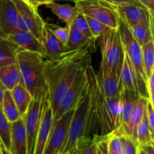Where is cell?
Segmentation results:
<instances>
[{
    "label": "cell",
    "mask_w": 154,
    "mask_h": 154,
    "mask_svg": "<svg viewBox=\"0 0 154 154\" xmlns=\"http://www.w3.org/2000/svg\"><path fill=\"white\" fill-rule=\"evenodd\" d=\"M75 108L66 111L62 117L53 123L43 154H62L63 153L69 135Z\"/></svg>",
    "instance_id": "ba28073f"
},
{
    "label": "cell",
    "mask_w": 154,
    "mask_h": 154,
    "mask_svg": "<svg viewBox=\"0 0 154 154\" xmlns=\"http://www.w3.org/2000/svg\"><path fill=\"white\" fill-rule=\"evenodd\" d=\"M117 31L124 52L129 58L135 69L138 96L148 99L147 91V77L143 66L141 47L133 37L129 27L120 20L119 21Z\"/></svg>",
    "instance_id": "3957f363"
},
{
    "label": "cell",
    "mask_w": 154,
    "mask_h": 154,
    "mask_svg": "<svg viewBox=\"0 0 154 154\" xmlns=\"http://www.w3.org/2000/svg\"><path fill=\"white\" fill-rule=\"evenodd\" d=\"M142 51L143 66H144V72H145L147 79L151 72L154 71V44L153 39L149 41L143 46H141Z\"/></svg>",
    "instance_id": "f546056e"
},
{
    "label": "cell",
    "mask_w": 154,
    "mask_h": 154,
    "mask_svg": "<svg viewBox=\"0 0 154 154\" xmlns=\"http://www.w3.org/2000/svg\"><path fill=\"white\" fill-rule=\"evenodd\" d=\"M120 82L121 87L126 88L131 93L138 96L135 69L129 60V58L125 52L121 67H120Z\"/></svg>",
    "instance_id": "d6986e66"
},
{
    "label": "cell",
    "mask_w": 154,
    "mask_h": 154,
    "mask_svg": "<svg viewBox=\"0 0 154 154\" xmlns=\"http://www.w3.org/2000/svg\"><path fill=\"white\" fill-rule=\"evenodd\" d=\"M18 12L13 0H0V35L7 36L16 29Z\"/></svg>",
    "instance_id": "9a60e30c"
},
{
    "label": "cell",
    "mask_w": 154,
    "mask_h": 154,
    "mask_svg": "<svg viewBox=\"0 0 154 154\" xmlns=\"http://www.w3.org/2000/svg\"><path fill=\"white\" fill-rule=\"evenodd\" d=\"M0 139L5 150H7L8 154H10L11 123L8 120L1 105H0Z\"/></svg>",
    "instance_id": "4dcf8cb0"
},
{
    "label": "cell",
    "mask_w": 154,
    "mask_h": 154,
    "mask_svg": "<svg viewBox=\"0 0 154 154\" xmlns=\"http://www.w3.org/2000/svg\"><path fill=\"white\" fill-rule=\"evenodd\" d=\"M4 87L2 86V84L0 82V105L2 106V97H3V93H4Z\"/></svg>",
    "instance_id": "bcb514c9"
},
{
    "label": "cell",
    "mask_w": 154,
    "mask_h": 154,
    "mask_svg": "<svg viewBox=\"0 0 154 154\" xmlns=\"http://www.w3.org/2000/svg\"><path fill=\"white\" fill-rule=\"evenodd\" d=\"M98 39L102 54L99 66L120 75L124 51L117 29H112Z\"/></svg>",
    "instance_id": "5b68a950"
},
{
    "label": "cell",
    "mask_w": 154,
    "mask_h": 154,
    "mask_svg": "<svg viewBox=\"0 0 154 154\" xmlns=\"http://www.w3.org/2000/svg\"><path fill=\"white\" fill-rule=\"evenodd\" d=\"M72 24L75 27V28L78 29L79 31H81L84 35L87 36V38L91 39H96L93 37V35H92L91 32H90V27H89L88 23H87L85 16H84L82 13L78 11V15H77L76 17L75 18V20H74ZM96 40H97V39H96Z\"/></svg>",
    "instance_id": "d590c367"
},
{
    "label": "cell",
    "mask_w": 154,
    "mask_h": 154,
    "mask_svg": "<svg viewBox=\"0 0 154 154\" xmlns=\"http://www.w3.org/2000/svg\"><path fill=\"white\" fill-rule=\"evenodd\" d=\"M45 99H32L26 113L22 117L26 132L27 154H34Z\"/></svg>",
    "instance_id": "7c38bea8"
},
{
    "label": "cell",
    "mask_w": 154,
    "mask_h": 154,
    "mask_svg": "<svg viewBox=\"0 0 154 154\" xmlns=\"http://www.w3.org/2000/svg\"><path fill=\"white\" fill-rule=\"evenodd\" d=\"M129 29L133 37L141 47L151 39H153V22L141 23Z\"/></svg>",
    "instance_id": "4316f807"
},
{
    "label": "cell",
    "mask_w": 154,
    "mask_h": 154,
    "mask_svg": "<svg viewBox=\"0 0 154 154\" xmlns=\"http://www.w3.org/2000/svg\"><path fill=\"white\" fill-rule=\"evenodd\" d=\"M11 92L12 97L19 111L20 116L22 118L26 113L29 106L32 100V95L22 83L17 84L11 90Z\"/></svg>",
    "instance_id": "d4e9b609"
},
{
    "label": "cell",
    "mask_w": 154,
    "mask_h": 154,
    "mask_svg": "<svg viewBox=\"0 0 154 154\" xmlns=\"http://www.w3.org/2000/svg\"><path fill=\"white\" fill-rule=\"evenodd\" d=\"M103 1L106 2L110 3V4H121V3H126V2H132V3H136L133 1V0H103Z\"/></svg>",
    "instance_id": "7bdbcfd3"
},
{
    "label": "cell",
    "mask_w": 154,
    "mask_h": 154,
    "mask_svg": "<svg viewBox=\"0 0 154 154\" xmlns=\"http://www.w3.org/2000/svg\"><path fill=\"white\" fill-rule=\"evenodd\" d=\"M96 75L101 90L105 97H111L120 94L121 85L120 82V75L118 74L108 72L99 66Z\"/></svg>",
    "instance_id": "e0dca14e"
},
{
    "label": "cell",
    "mask_w": 154,
    "mask_h": 154,
    "mask_svg": "<svg viewBox=\"0 0 154 154\" xmlns=\"http://www.w3.org/2000/svg\"><path fill=\"white\" fill-rule=\"evenodd\" d=\"M18 12L16 29L29 31L41 38L45 22L38 14L37 8L23 0H13Z\"/></svg>",
    "instance_id": "9c48e42d"
},
{
    "label": "cell",
    "mask_w": 154,
    "mask_h": 154,
    "mask_svg": "<svg viewBox=\"0 0 154 154\" xmlns=\"http://www.w3.org/2000/svg\"><path fill=\"white\" fill-rule=\"evenodd\" d=\"M55 1V0H29V3L31 5L34 6L35 8H38L41 5H45L48 3L51 2Z\"/></svg>",
    "instance_id": "b9f144b4"
},
{
    "label": "cell",
    "mask_w": 154,
    "mask_h": 154,
    "mask_svg": "<svg viewBox=\"0 0 154 154\" xmlns=\"http://www.w3.org/2000/svg\"><path fill=\"white\" fill-rule=\"evenodd\" d=\"M110 134L111 132L106 135L96 134L92 136L96 144L97 154H108V141Z\"/></svg>",
    "instance_id": "8d00e7d4"
},
{
    "label": "cell",
    "mask_w": 154,
    "mask_h": 154,
    "mask_svg": "<svg viewBox=\"0 0 154 154\" xmlns=\"http://www.w3.org/2000/svg\"><path fill=\"white\" fill-rule=\"evenodd\" d=\"M45 7L50 9L59 19L66 23V25L72 24L78 14V11L75 6L69 4H59L55 1L46 4Z\"/></svg>",
    "instance_id": "cb8c5ba5"
},
{
    "label": "cell",
    "mask_w": 154,
    "mask_h": 154,
    "mask_svg": "<svg viewBox=\"0 0 154 154\" xmlns=\"http://www.w3.org/2000/svg\"><path fill=\"white\" fill-rule=\"evenodd\" d=\"M66 1H71V2H75L77 1V0H66Z\"/></svg>",
    "instance_id": "681fc988"
},
{
    "label": "cell",
    "mask_w": 154,
    "mask_h": 154,
    "mask_svg": "<svg viewBox=\"0 0 154 154\" xmlns=\"http://www.w3.org/2000/svg\"><path fill=\"white\" fill-rule=\"evenodd\" d=\"M88 65L82 67L78 71L74 81L66 90L64 96L59 105L57 111L54 114V122L58 120L66 111L75 108V105H77L87 86V66Z\"/></svg>",
    "instance_id": "30bf717a"
},
{
    "label": "cell",
    "mask_w": 154,
    "mask_h": 154,
    "mask_svg": "<svg viewBox=\"0 0 154 154\" xmlns=\"http://www.w3.org/2000/svg\"><path fill=\"white\" fill-rule=\"evenodd\" d=\"M54 123V113L48 97L44 101L42 118L36 138L34 154H43L45 144L48 141Z\"/></svg>",
    "instance_id": "4fadbf2b"
},
{
    "label": "cell",
    "mask_w": 154,
    "mask_h": 154,
    "mask_svg": "<svg viewBox=\"0 0 154 154\" xmlns=\"http://www.w3.org/2000/svg\"><path fill=\"white\" fill-rule=\"evenodd\" d=\"M145 115L151 132L154 133V105L147 101L145 106Z\"/></svg>",
    "instance_id": "f35d334b"
},
{
    "label": "cell",
    "mask_w": 154,
    "mask_h": 154,
    "mask_svg": "<svg viewBox=\"0 0 154 154\" xmlns=\"http://www.w3.org/2000/svg\"><path fill=\"white\" fill-rule=\"evenodd\" d=\"M120 95L121 102V125L118 128H121L125 132V128L129 122L138 96L131 93L123 87L120 89Z\"/></svg>",
    "instance_id": "7402d4cb"
},
{
    "label": "cell",
    "mask_w": 154,
    "mask_h": 154,
    "mask_svg": "<svg viewBox=\"0 0 154 154\" xmlns=\"http://www.w3.org/2000/svg\"><path fill=\"white\" fill-rule=\"evenodd\" d=\"M147 3V5H148L149 9H150V12L153 14V10H154V0H146Z\"/></svg>",
    "instance_id": "f6af8a7d"
},
{
    "label": "cell",
    "mask_w": 154,
    "mask_h": 154,
    "mask_svg": "<svg viewBox=\"0 0 154 154\" xmlns=\"http://www.w3.org/2000/svg\"><path fill=\"white\" fill-rule=\"evenodd\" d=\"M138 154H154L153 144H145L138 146Z\"/></svg>",
    "instance_id": "60d3db41"
},
{
    "label": "cell",
    "mask_w": 154,
    "mask_h": 154,
    "mask_svg": "<svg viewBox=\"0 0 154 154\" xmlns=\"http://www.w3.org/2000/svg\"><path fill=\"white\" fill-rule=\"evenodd\" d=\"M96 39L89 38L72 24H70L69 38L66 44V46L70 51L89 48L93 52L96 50Z\"/></svg>",
    "instance_id": "ffe728a7"
},
{
    "label": "cell",
    "mask_w": 154,
    "mask_h": 154,
    "mask_svg": "<svg viewBox=\"0 0 154 154\" xmlns=\"http://www.w3.org/2000/svg\"><path fill=\"white\" fill-rule=\"evenodd\" d=\"M121 135L115 130L111 132L108 141V154H123Z\"/></svg>",
    "instance_id": "d6a6232c"
},
{
    "label": "cell",
    "mask_w": 154,
    "mask_h": 154,
    "mask_svg": "<svg viewBox=\"0 0 154 154\" xmlns=\"http://www.w3.org/2000/svg\"><path fill=\"white\" fill-rule=\"evenodd\" d=\"M74 154H97L93 137H84L78 144Z\"/></svg>",
    "instance_id": "836d02e7"
},
{
    "label": "cell",
    "mask_w": 154,
    "mask_h": 154,
    "mask_svg": "<svg viewBox=\"0 0 154 154\" xmlns=\"http://www.w3.org/2000/svg\"><path fill=\"white\" fill-rule=\"evenodd\" d=\"M134 141L137 143L138 146L145 144H153V133L150 130L145 112L142 120L137 126Z\"/></svg>",
    "instance_id": "83f0119b"
},
{
    "label": "cell",
    "mask_w": 154,
    "mask_h": 154,
    "mask_svg": "<svg viewBox=\"0 0 154 154\" xmlns=\"http://www.w3.org/2000/svg\"><path fill=\"white\" fill-rule=\"evenodd\" d=\"M147 91L148 94V101L154 105V71L151 72L147 79Z\"/></svg>",
    "instance_id": "ab89813d"
},
{
    "label": "cell",
    "mask_w": 154,
    "mask_h": 154,
    "mask_svg": "<svg viewBox=\"0 0 154 154\" xmlns=\"http://www.w3.org/2000/svg\"><path fill=\"white\" fill-rule=\"evenodd\" d=\"M6 37L12 42L16 44L20 48L26 51L38 53L41 54L44 58H46L45 48L41 40L36 38L30 32L16 29Z\"/></svg>",
    "instance_id": "5bb4252c"
},
{
    "label": "cell",
    "mask_w": 154,
    "mask_h": 154,
    "mask_svg": "<svg viewBox=\"0 0 154 154\" xmlns=\"http://www.w3.org/2000/svg\"><path fill=\"white\" fill-rule=\"evenodd\" d=\"M23 1H24V2H26V3H28V4H29V0H23Z\"/></svg>",
    "instance_id": "c3c4849f"
},
{
    "label": "cell",
    "mask_w": 154,
    "mask_h": 154,
    "mask_svg": "<svg viewBox=\"0 0 154 154\" xmlns=\"http://www.w3.org/2000/svg\"><path fill=\"white\" fill-rule=\"evenodd\" d=\"M133 1L135 2H136L137 4L143 6L144 8H145L146 9H147V10L150 12V9H149V7H148V5H147V2H146V0H133ZM150 13H151V12H150ZM151 14H153V13H151Z\"/></svg>",
    "instance_id": "ee69618b"
},
{
    "label": "cell",
    "mask_w": 154,
    "mask_h": 154,
    "mask_svg": "<svg viewBox=\"0 0 154 154\" xmlns=\"http://www.w3.org/2000/svg\"><path fill=\"white\" fill-rule=\"evenodd\" d=\"M47 26L53 32V34L63 44L66 45V42L68 41L69 35V29H70V25H66V26H60L57 24H51L45 23Z\"/></svg>",
    "instance_id": "e575fe53"
},
{
    "label": "cell",
    "mask_w": 154,
    "mask_h": 154,
    "mask_svg": "<svg viewBox=\"0 0 154 154\" xmlns=\"http://www.w3.org/2000/svg\"><path fill=\"white\" fill-rule=\"evenodd\" d=\"M2 108L8 120L10 123L16 121L18 119L20 118L19 111L12 97L11 92L7 89H5L4 93H3Z\"/></svg>",
    "instance_id": "f1b7e54d"
},
{
    "label": "cell",
    "mask_w": 154,
    "mask_h": 154,
    "mask_svg": "<svg viewBox=\"0 0 154 154\" xmlns=\"http://www.w3.org/2000/svg\"><path fill=\"white\" fill-rule=\"evenodd\" d=\"M110 5L115 11L119 19L129 28L141 23L153 22V14L137 3L126 2Z\"/></svg>",
    "instance_id": "8fae6325"
},
{
    "label": "cell",
    "mask_w": 154,
    "mask_h": 154,
    "mask_svg": "<svg viewBox=\"0 0 154 154\" xmlns=\"http://www.w3.org/2000/svg\"><path fill=\"white\" fill-rule=\"evenodd\" d=\"M89 99L90 92L88 84H87L82 96L75 105V111L71 121L69 135L62 154L75 153L78 144L85 137Z\"/></svg>",
    "instance_id": "277c9868"
},
{
    "label": "cell",
    "mask_w": 154,
    "mask_h": 154,
    "mask_svg": "<svg viewBox=\"0 0 154 154\" xmlns=\"http://www.w3.org/2000/svg\"><path fill=\"white\" fill-rule=\"evenodd\" d=\"M75 7L86 16L102 22L112 29H117L118 16L111 5L103 0H77Z\"/></svg>",
    "instance_id": "52a82bcc"
},
{
    "label": "cell",
    "mask_w": 154,
    "mask_h": 154,
    "mask_svg": "<svg viewBox=\"0 0 154 154\" xmlns=\"http://www.w3.org/2000/svg\"><path fill=\"white\" fill-rule=\"evenodd\" d=\"M0 82L5 89L11 90L21 82L20 72L17 61L0 66Z\"/></svg>",
    "instance_id": "44dd1931"
},
{
    "label": "cell",
    "mask_w": 154,
    "mask_h": 154,
    "mask_svg": "<svg viewBox=\"0 0 154 154\" xmlns=\"http://www.w3.org/2000/svg\"><path fill=\"white\" fill-rule=\"evenodd\" d=\"M123 154H138V144L132 137L126 134H122Z\"/></svg>",
    "instance_id": "74e56055"
},
{
    "label": "cell",
    "mask_w": 154,
    "mask_h": 154,
    "mask_svg": "<svg viewBox=\"0 0 154 154\" xmlns=\"http://www.w3.org/2000/svg\"><path fill=\"white\" fill-rule=\"evenodd\" d=\"M11 123L10 154H27V137L23 118Z\"/></svg>",
    "instance_id": "2e32d148"
},
{
    "label": "cell",
    "mask_w": 154,
    "mask_h": 154,
    "mask_svg": "<svg viewBox=\"0 0 154 154\" xmlns=\"http://www.w3.org/2000/svg\"><path fill=\"white\" fill-rule=\"evenodd\" d=\"M91 53L89 48H83L69 51L54 60H45L48 99L54 115L78 71L91 63Z\"/></svg>",
    "instance_id": "6da1fadb"
},
{
    "label": "cell",
    "mask_w": 154,
    "mask_h": 154,
    "mask_svg": "<svg viewBox=\"0 0 154 154\" xmlns=\"http://www.w3.org/2000/svg\"><path fill=\"white\" fill-rule=\"evenodd\" d=\"M19 46L9 40L6 36L0 35V66L16 61Z\"/></svg>",
    "instance_id": "484cf974"
},
{
    "label": "cell",
    "mask_w": 154,
    "mask_h": 154,
    "mask_svg": "<svg viewBox=\"0 0 154 154\" xmlns=\"http://www.w3.org/2000/svg\"><path fill=\"white\" fill-rule=\"evenodd\" d=\"M16 61L20 72L21 82L32 95V99L42 100L48 97L44 57L38 53L20 48L17 53Z\"/></svg>",
    "instance_id": "7a4b0ae2"
},
{
    "label": "cell",
    "mask_w": 154,
    "mask_h": 154,
    "mask_svg": "<svg viewBox=\"0 0 154 154\" xmlns=\"http://www.w3.org/2000/svg\"><path fill=\"white\" fill-rule=\"evenodd\" d=\"M0 154H8L7 150H6L5 148L1 139H0Z\"/></svg>",
    "instance_id": "7dc6e473"
},
{
    "label": "cell",
    "mask_w": 154,
    "mask_h": 154,
    "mask_svg": "<svg viewBox=\"0 0 154 154\" xmlns=\"http://www.w3.org/2000/svg\"><path fill=\"white\" fill-rule=\"evenodd\" d=\"M84 16H85L87 23H88L89 27H90V30L91 32L92 35L94 38L98 39L99 37L104 35L112 30V29L108 27L105 24L102 23V22H99L97 20L93 19V18L86 16V15H84Z\"/></svg>",
    "instance_id": "1f68e13d"
},
{
    "label": "cell",
    "mask_w": 154,
    "mask_h": 154,
    "mask_svg": "<svg viewBox=\"0 0 154 154\" xmlns=\"http://www.w3.org/2000/svg\"><path fill=\"white\" fill-rule=\"evenodd\" d=\"M40 40L45 48L46 58L48 60H54L64 53L70 51L53 34L46 24H45Z\"/></svg>",
    "instance_id": "ac0fdd59"
},
{
    "label": "cell",
    "mask_w": 154,
    "mask_h": 154,
    "mask_svg": "<svg viewBox=\"0 0 154 154\" xmlns=\"http://www.w3.org/2000/svg\"><path fill=\"white\" fill-rule=\"evenodd\" d=\"M147 101H148V99L138 96L135 107L133 108V111L131 114L129 122H128L127 125L125 128V134L132 137L133 140L137 126L140 123V121L142 120L143 117L144 115L145 106Z\"/></svg>",
    "instance_id": "603a6c76"
},
{
    "label": "cell",
    "mask_w": 154,
    "mask_h": 154,
    "mask_svg": "<svg viewBox=\"0 0 154 154\" xmlns=\"http://www.w3.org/2000/svg\"><path fill=\"white\" fill-rule=\"evenodd\" d=\"M99 120L100 135H106L120 127L121 125L120 94L105 97L101 90L99 99Z\"/></svg>",
    "instance_id": "8992f818"
}]
</instances>
